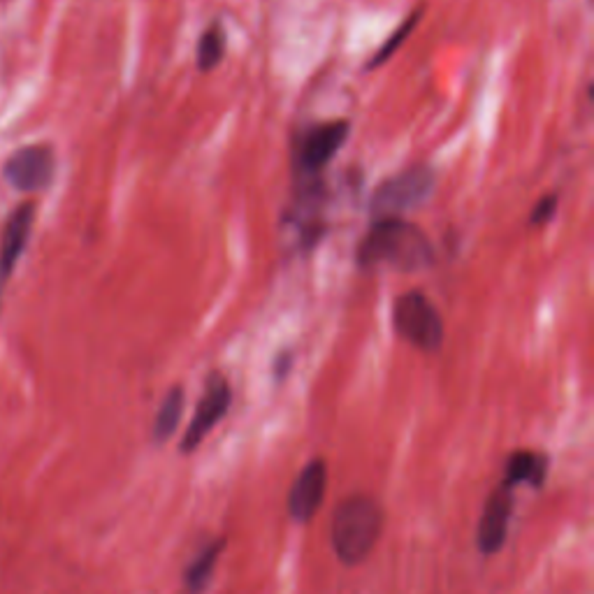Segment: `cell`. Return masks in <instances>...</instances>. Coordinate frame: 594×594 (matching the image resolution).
<instances>
[{"label":"cell","mask_w":594,"mask_h":594,"mask_svg":"<svg viewBox=\"0 0 594 594\" xmlns=\"http://www.w3.org/2000/svg\"><path fill=\"white\" fill-rule=\"evenodd\" d=\"M383 530V511L372 497H346L332 513V548L344 564H360L372 553Z\"/></svg>","instance_id":"cell-2"},{"label":"cell","mask_w":594,"mask_h":594,"mask_svg":"<svg viewBox=\"0 0 594 594\" xmlns=\"http://www.w3.org/2000/svg\"><path fill=\"white\" fill-rule=\"evenodd\" d=\"M548 460L541 453L532 451H518L511 455L509 465H506V485L513 488L516 483H530L534 488H539L546 478Z\"/></svg>","instance_id":"cell-11"},{"label":"cell","mask_w":594,"mask_h":594,"mask_svg":"<svg viewBox=\"0 0 594 594\" xmlns=\"http://www.w3.org/2000/svg\"><path fill=\"white\" fill-rule=\"evenodd\" d=\"M356 260L362 270L390 267L397 272H420L434 263V246L416 223L407 219H374L360 239Z\"/></svg>","instance_id":"cell-1"},{"label":"cell","mask_w":594,"mask_h":594,"mask_svg":"<svg viewBox=\"0 0 594 594\" xmlns=\"http://www.w3.org/2000/svg\"><path fill=\"white\" fill-rule=\"evenodd\" d=\"M420 17H423V7H416V10L411 12L409 17L404 19L402 24L397 26L393 33L388 35L386 42H383V45L379 49H376V54L372 56V59L367 61V70H376V68H381V65L386 63V61H390V56H395L397 49H400L404 45V40H407L409 35L414 33V28L418 26Z\"/></svg>","instance_id":"cell-15"},{"label":"cell","mask_w":594,"mask_h":594,"mask_svg":"<svg viewBox=\"0 0 594 594\" xmlns=\"http://www.w3.org/2000/svg\"><path fill=\"white\" fill-rule=\"evenodd\" d=\"M223 56H226V31H223L219 21H214L200 35L198 49H195V63H198L200 72H212L223 61Z\"/></svg>","instance_id":"cell-13"},{"label":"cell","mask_w":594,"mask_h":594,"mask_svg":"<svg viewBox=\"0 0 594 594\" xmlns=\"http://www.w3.org/2000/svg\"><path fill=\"white\" fill-rule=\"evenodd\" d=\"M513 511V495L509 485H499L485 502L481 523H478V550L483 555H495L504 546L506 532H509V520Z\"/></svg>","instance_id":"cell-8"},{"label":"cell","mask_w":594,"mask_h":594,"mask_svg":"<svg viewBox=\"0 0 594 594\" xmlns=\"http://www.w3.org/2000/svg\"><path fill=\"white\" fill-rule=\"evenodd\" d=\"M181 411H184V390L175 386L168 395H165L161 409H158V416L154 423L156 444H163V441H168L172 434H175L181 420Z\"/></svg>","instance_id":"cell-14"},{"label":"cell","mask_w":594,"mask_h":594,"mask_svg":"<svg viewBox=\"0 0 594 594\" xmlns=\"http://www.w3.org/2000/svg\"><path fill=\"white\" fill-rule=\"evenodd\" d=\"M54 170V151L45 144H33L14 151L5 163V179L21 193H38L52 184Z\"/></svg>","instance_id":"cell-6"},{"label":"cell","mask_w":594,"mask_h":594,"mask_svg":"<svg viewBox=\"0 0 594 594\" xmlns=\"http://www.w3.org/2000/svg\"><path fill=\"white\" fill-rule=\"evenodd\" d=\"M33 223H35L33 202H26V205L17 207L10 219H7L3 239H0V288L7 284V279L12 277L14 267H17L21 256H24L26 244L33 233Z\"/></svg>","instance_id":"cell-9"},{"label":"cell","mask_w":594,"mask_h":594,"mask_svg":"<svg viewBox=\"0 0 594 594\" xmlns=\"http://www.w3.org/2000/svg\"><path fill=\"white\" fill-rule=\"evenodd\" d=\"M325 485H328V472L321 460H311L307 467L302 469L300 476L295 478L291 495H288V511L295 520L307 523L316 516V511L321 509L325 497Z\"/></svg>","instance_id":"cell-10"},{"label":"cell","mask_w":594,"mask_h":594,"mask_svg":"<svg viewBox=\"0 0 594 594\" xmlns=\"http://www.w3.org/2000/svg\"><path fill=\"white\" fill-rule=\"evenodd\" d=\"M557 207H560V198H557V195L550 193V195H546V198H541L539 202H536L532 214H530V226L532 228L546 226V223L555 219Z\"/></svg>","instance_id":"cell-16"},{"label":"cell","mask_w":594,"mask_h":594,"mask_svg":"<svg viewBox=\"0 0 594 594\" xmlns=\"http://www.w3.org/2000/svg\"><path fill=\"white\" fill-rule=\"evenodd\" d=\"M223 548H226V543L223 541L209 543V546L202 548V553L195 557L191 564H188V569L184 571V585L188 592L200 594L207 588L209 581H212L216 560H219Z\"/></svg>","instance_id":"cell-12"},{"label":"cell","mask_w":594,"mask_h":594,"mask_svg":"<svg viewBox=\"0 0 594 594\" xmlns=\"http://www.w3.org/2000/svg\"><path fill=\"white\" fill-rule=\"evenodd\" d=\"M351 135V123L346 119L323 121L302 130L295 140L293 170L297 184H316Z\"/></svg>","instance_id":"cell-4"},{"label":"cell","mask_w":594,"mask_h":594,"mask_svg":"<svg viewBox=\"0 0 594 594\" xmlns=\"http://www.w3.org/2000/svg\"><path fill=\"white\" fill-rule=\"evenodd\" d=\"M230 402H233V390H230V383L226 376L212 374L207 379V388L202 400L198 402V409H195V416L188 425V430L181 439V451L191 453L200 446V441L207 437L209 432L214 430V425L228 414Z\"/></svg>","instance_id":"cell-7"},{"label":"cell","mask_w":594,"mask_h":594,"mask_svg":"<svg viewBox=\"0 0 594 594\" xmlns=\"http://www.w3.org/2000/svg\"><path fill=\"white\" fill-rule=\"evenodd\" d=\"M395 332L416 349L432 353L444 344V321L437 307L420 291L402 293L393 307Z\"/></svg>","instance_id":"cell-5"},{"label":"cell","mask_w":594,"mask_h":594,"mask_svg":"<svg viewBox=\"0 0 594 594\" xmlns=\"http://www.w3.org/2000/svg\"><path fill=\"white\" fill-rule=\"evenodd\" d=\"M437 184L434 170L425 163H416L397 175L383 179L374 188L369 200V212L374 219H404V214L414 212L430 200Z\"/></svg>","instance_id":"cell-3"}]
</instances>
